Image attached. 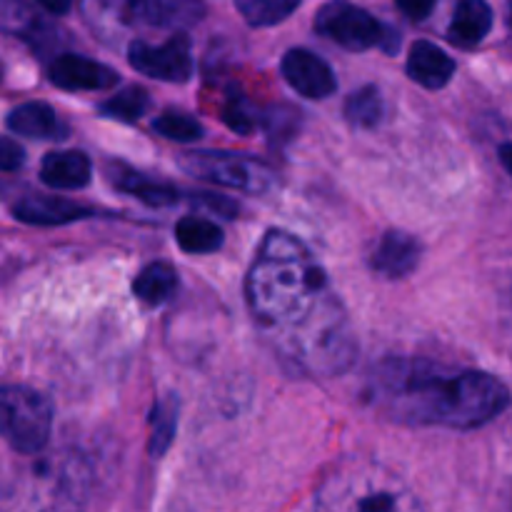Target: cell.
Instances as JSON below:
<instances>
[{"label":"cell","mask_w":512,"mask_h":512,"mask_svg":"<svg viewBox=\"0 0 512 512\" xmlns=\"http://www.w3.org/2000/svg\"><path fill=\"white\" fill-rule=\"evenodd\" d=\"M250 313L278 355L310 375H338L355 358L353 328L328 273L303 240L270 230L245 283Z\"/></svg>","instance_id":"6da1fadb"},{"label":"cell","mask_w":512,"mask_h":512,"mask_svg":"<svg viewBox=\"0 0 512 512\" xmlns=\"http://www.w3.org/2000/svg\"><path fill=\"white\" fill-rule=\"evenodd\" d=\"M373 398L398 423L473 430L508 410L510 390L480 370L393 358L375 373Z\"/></svg>","instance_id":"7a4b0ae2"},{"label":"cell","mask_w":512,"mask_h":512,"mask_svg":"<svg viewBox=\"0 0 512 512\" xmlns=\"http://www.w3.org/2000/svg\"><path fill=\"white\" fill-rule=\"evenodd\" d=\"M315 512H425L413 490L378 463H343L320 485Z\"/></svg>","instance_id":"3957f363"},{"label":"cell","mask_w":512,"mask_h":512,"mask_svg":"<svg viewBox=\"0 0 512 512\" xmlns=\"http://www.w3.org/2000/svg\"><path fill=\"white\" fill-rule=\"evenodd\" d=\"M0 408L3 435L18 453L38 455L45 450L53 430V408L43 393L28 385H5Z\"/></svg>","instance_id":"277c9868"},{"label":"cell","mask_w":512,"mask_h":512,"mask_svg":"<svg viewBox=\"0 0 512 512\" xmlns=\"http://www.w3.org/2000/svg\"><path fill=\"white\" fill-rule=\"evenodd\" d=\"M315 30L340 48L363 53L370 48H383L388 53H398L400 33L390 25L378 23L368 10L353 3H328L315 15Z\"/></svg>","instance_id":"5b68a950"},{"label":"cell","mask_w":512,"mask_h":512,"mask_svg":"<svg viewBox=\"0 0 512 512\" xmlns=\"http://www.w3.org/2000/svg\"><path fill=\"white\" fill-rule=\"evenodd\" d=\"M178 163L193 178L243 190V193H265L275 183L273 168L250 155L225 153V150H193V153L180 155Z\"/></svg>","instance_id":"8992f818"},{"label":"cell","mask_w":512,"mask_h":512,"mask_svg":"<svg viewBox=\"0 0 512 512\" xmlns=\"http://www.w3.org/2000/svg\"><path fill=\"white\" fill-rule=\"evenodd\" d=\"M128 60L138 73L165 83H185L193 75V48L188 35L178 33L163 45H150L145 40H133L128 48Z\"/></svg>","instance_id":"52a82bcc"},{"label":"cell","mask_w":512,"mask_h":512,"mask_svg":"<svg viewBox=\"0 0 512 512\" xmlns=\"http://www.w3.org/2000/svg\"><path fill=\"white\" fill-rule=\"evenodd\" d=\"M280 70H283V78L288 80L290 88H293L295 93L303 95V98H328V95H333L335 88H338L333 68H330L320 55H315L313 50H288L283 63H280Z\"/></svg>","instance_id":"ba28073f"},{"label":"cell","mask_w":512,"mask_h":512,"mask_svg":"<svg viewBox=\"0 0 512 512\" xmlns=\"http://www.w3.org/2000/svg\"><path fill=\"white\" fill-rule=\"evenodd\" d=\"M48 78L60 90H105L120 83L118 73L108 65L78 53H63L50 63Z\"/></svg>","instance_id":"9c48e42d"},{"label":"cell","mask_w":512,"mask_h":512,"mask_svg":"<svg viewBox=\"0 0 512 512\" xmlns=\"http://www.w3.org/2000/svg\"><path fill=\"white\" fill-rule=\"evenodd\" d=\"M420 255H423V248H420L418 238L403 233V230H390L375 243L373 253H370V268L390 280L408 278L418 268Z\"/></svg>","instance_id":"30bf717a"},{"label":"cell","mask_w":512,"mask_h":512,"mask_svg":"<svg viewBox=\"0 0 512 512\" xmlns=\"http://www.w3.org/2000/svg\"><path fill=\"white\" fill-rule=\"evenodd\" d=\"M13 215L28 225H68L95 215L93 208L73 203V200L53 198V195H30L15 203Z\"/></svg>","instance_id":"8fae6325"},{"label":"cell","mask_w":512,"mask_h":512,"mask_svg":"<svg viewBox=\"0 0 512 512\" xmlns=\"http://www.w3.org/2000/svg\"><path fill=\"white\" fill-rule=\"evenodd\" d=\"M125 10H128L130 20L155 25V28H188L205 15V5L193 3V0H180V3H175V0H140V3H130Z\"/></svg>","instance_id":"7c38bea8"},{"label":"cell","mask_w":512,"mask_h":512,"mask_svg":"<svg viewBox=\"0 0 512 512\" xmlns=\"http://www.w3.org/2000/svg\"><path fill=\"white\" fill-rule=\"evenodd\" d=\"M455 60L433 40H418L408 55V75L428 90H440L450 83Z\"/></svg>","instance_id":"4fadbf2b"},{"label":"cell","mask_w":512,"mask_h":512,"mask_svg":"<svg viewBox=\"0 0 512 512\" xmlns=\"http://www.w3.org/2000/svg\"><path fill=\"white\" fill-rule=\"evenodd\" d=\"M93 178V165L80 150L48 153L40 165V180L55 190H80Z\"/></svg>","instance_id":"5bb4252c"},{"label":"cell","mask_w":512,"mask_h":512,"mask_svg":"<svg viewBox=\"0 0 512 512\" xmlns=\"http://www.w3.org/2000/svg\"><path fill=\"white\" fill-rule=\"evenodd\" d=\"M8 128L15 135L35 140H60L68 135V128L60 123L55 110L48 103H40V100H30V103H23L10 110Z\"/></svg>","instance_id":"9a60e30c"},{"label":"cell","mask_w":512,"mask_h":512,"mask_svg":"<svg viewBox=\"0 0 512 512\" xmlns=\"http://www.w3.org/2000/svg\"><path fill=\"white\" fill-rule=\"evenodd\" d=\"M105 173H108L113 188H118L120 193L135 195V198L143 200L145 205H153V208H165V205H173L178 200V190L173 185L145 178L138 170L128 168L123 163H110Z\"/></svg>","instance_id":"2e32d148"},{"label":"cell","mask_w":512,"mask_h":512,"mask_svg":"<svg viewBox=\"0 0 512 512\" xmlns=\"http://www.w3.org/2000/svg\"><path fill=\"white\" fill-rule=\"evenodd\" d=\"M493 28V10L483 0H463L450 20L448 38L460 48H475Z\"/></svg>","instance_id":"e0dca14e"},{"label":"cell","mask_w":512,"mask_h":512,"mask_svg":"<svg viewBox=\"0 0 512 512\" xmlns=\"http://www.w3.org/2000/svg\"><path fill=\"white\" fill-rule=\"evenodd\" d=\"M175 288H178V273L170 263L163 260H155L148 263L138 273V278L133 280V293L135 298L143 300L150 308H158V305L168 303L173 298Z\"/></svg>","instance_id":"ac0fdd59"},{"label":"cell","mask_w":512,"mask_h":512,"mask_svg":"<svg viewBox=\"0 0 512 512\" xmlns=\"http://www.w3.org/2000/svg\"><path fill=\"white\" fill-rule=\"evenodd\" d=\"M175 240L178 248L190 255H208L223 248V230L215 225L213 220L198 218V215H185L178 225H175Z\"/></svg>","instance_id":"d6986e66"},{"label":"cell","mask_w":512,"mask_h":512,"mask_svg":"<svg viewBox=\"0 0 512 512\" xmlns=\"http://www.w3.org/2000/svg\"><path fill=\"white\" fill-rule=\"evenodd\" d=\"M178 410L180 403L175 395H165L163 400H158L153 410V418H150V455L160 458V455L168 453L170 443L175 438V430H178Z\"/></svg>","instance_id":"ffe728a7"},{"label":"cell","mask_w":512,"mask_h":512,"mask_svg":"<svg viewBox=\"0 0 512 512\" xmlns=\"http://www.w3.org/2000/svg\"><path fill=\"white\" fill-rule=\"evenodd\" d=\"M3 25L15 35H23L28 43H33L38 50H45L48 40V25L35 18L33 5L23 3H5L3 5Z\"/></svg>","instance_id":"44dd1931"},{"label":"cell","mask_w":512,"mask_h":512,"mask_svg":"<svg viewBox=\"0 0 512 512\" xmlns=\"http://www.w3.org/2000/svg\"><path fill=\"white\" fill-rule=\"evenodd\" d=\"M345 118L353 128H375L383 120V95L375 85H363L345 100Z\"/></svg>","instance_id":"7402d4cb"},{"label":"cell","mask_w":512,"mask_h":512,"mask_svg":"<svg viewBox=\"0 0 512 512\" xmlns=\"http://www.w3.org/2000/svg\"><path fill=\"white\" fill-rule=\"evenodd\" d=\"M148 105V90L140 88V85H128V88L115 93L110 100H105V103L100 105V113H103L105 118L120 120V123H135L138 118H143Z\"/></svg>","instance_id":"603a6c76"},{"label":"cell","mask_w":512,"mask_h":512,"mask_svg":"<svg viewBox=\"0 0 512 512\" xmlns=\"http://www.w3.org/2000/svg\"><path fill=\"white\" fill-rule=\"evenodd\" d=\"M235 8L253 28H268V25H278L288 15H293L298 10V3L295 0H240Z\"/></svg>","instance_id":"cb8c5ba5"},{"label":"cell","mask_w":512,"mask_h":512,"mask_svg":"<svg viewBox=\"0 0 512 512\" xmlns=\"http://www.w3.org/2000/svg\"><path fill=\"white\" fill-rule=\"evenodd\" d=\"M263 113L258 105L250 98L240 93H230L228 100L223 105V120L233 133L238 135H250L263 125Z\"/></svg>","instance_id":"d4e9b609"},{"label":"cell","mask_w":512,"mask_h":512,"mask_svg":"<svg viewBox=\"0 0 512 512\" xmlns=\"http://www.w3.org/2000/svg\"><path fill=\"white\" fill-rule=\"evenodd\" d=\"M153 130L175 143H193V140L203 138V125L193 115L180 113V110H168V113L158 115L153 120Z\"/></svg>","instance_id":"484cf974"},{"label":"cell","mask_w":512,"mask_h":512,"mask_svg":"<svg viewBox=\"0 0 512 512\" xmlns=\"http://www.w3.org/2000/svg\"><path fill=\"white\" fill-rule=\"evenodd\" d=\"M263 125L273 138H288V128H298V113L285 105H273L263 113Z\"/></svg>","instance_id":"4316f807"},{"label":"cell","mask_w":512,"mask_h":512,"mask_svg":"<svg viewBox=\"0 0 512 512\" xmlns=\"http://www.w3.org/2000/svg\"><path fill=\"white\" fill-rule=\"evenodd\" d=\"M23 160L25 150L15 140L3 138V143H0V165H3V170H18L23 165Z\"/></svg>","instance_id":"83f0119b"},{"label":"cell","mask_w":512,"mask_h":512,"mask_svg":"<svg viewBox=\"0 0 512 512\" xmlns=\"http://www.w3.org/2000/svg\"><path fill=\"white\" fill-rule=\"evenodd\" d=\"M433 8H435V3H420V0L418 3H410V0H400L398 3L400 13H405L410 20H415V23L423 18H428V15L433 13Z\"/></svg>","instance_id":"f1b7e54d"},{"label":"cell","mask_w":512,"mask_h":512,"mask_svg":"<svg viewBox=\"0 0 512 512\" xmlns=\"http://www.w3.org/2000/svg\"><path fill=\"white\" fill-rule=\"evenodd\" d=\"M38 8H40V10H45V13L63 15V13H68L70 5H68V3H48V0H43V3H40Z\"/></svg>","instance_id":"f546056e"},{"label":"cell","mask_w":512,"mask_h":512,"mask_svg":"<svg viewBox=\"0 0 512 512\" xmlns=\"http://www.w3.org/2000/svg\"><path fill=\"white\" fill-rule=\"evenodd\" d=\"M498 155H500V163H503V165H505V170H508V173L512 175V143L500 145Z\"/></svg>","instance_id":"4dcf8cb0"},{"label":"cell","mask_w":512,"mask_h":512,"mask_svg":"<svg viewBox=\"0 0 512 512\" xmlns=\"http://www.w3.org/2000/svg\"><path fill=\"white\" fill-rule=\"evenodd\" d=\"M510 23H512V10H510Z\"/></svg>","instance_id":"1f68e13d"}]
</instances>
